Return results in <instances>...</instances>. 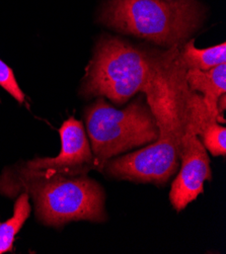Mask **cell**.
I'll list each match as a JSON object with an SVG mask.
<instances>
[{"mask_svg":"<svg viewBox=\"0 0 226 254\" xmlns=\"http://www.w3.org/2000/svg\"><path fill=\"white\" fill-rule=\"evenodd\" d=\"M209 120L217 121L207 111L202 95L192 90L190 119L182 141L181 169L169 192L171 205L177 211L195 200L204 191V183L212 180L207 151L198 136L200 127Z\"/></svg>","mask_w":226,"mask_h":254,"instance_id":"obj_6","label":"cell"},{"mask_svg":"<svg viewBox=\"0 0 226 254\" xmlns=\"http://www.w3.org/2000/svg\"><path fill=\"white\" fill-rule=\"evenodd\" d=\"M180 46L161 53L148 52L118 38L104 37L94 50L83 85V93L106 96L124 104L137 92L151 94L164 77Z\"/></svg>","mask_w":226,"mask_h":254,"instance_id":"obj_2","label":"cell"},{"mask_svg":"<svg viewBox=\"0 0 226 254\" xmlns=\"http://www.w3.org/2000/svg\"><path fill=\"white\" fill-rule=\"evenodd\" d=\"M203 16L197 0H108L99 19L119 32L170 48L185 42Z\"/></svg>","mask_w":226,"mask_h":254,"instance_id":"obj_3","label":"cell"},{"mask_svg":"<svg viewBox=\"0 0 226 254\" xmlns=\"http://www.w3.org/2000/svg\"><path fill=\"white\" fill-rule=\"evenodd\" d=\"M32 194L39 219L51 226L70 221H104V193L92 180L85 176L0 177V192L13 196L18 191Z\"/></svg>","mask_w":226,"mask_h":254,"instance_id":"obj_4","label":"cell"},{"mask_svg":"<svg viewBox=\"0 0 226 254\" xmlns=\"http://www.w3.org/2000/svg\"><path fill=\"white\" fill-rule=\"evenodd\" d=\"M59 134L61 151L57 157L37 158L29 161L18 171L5 173L13 176H77L94 168L91 148L80 121L68 119L63 123Z\"/></svg>","mask_w":226,"mask_h":254,"instance_id":"obj_7","label":"cell"},{"mask_svg":"<svg viewBox=\"0 0 226 254\" xmlns=\"http://www.w3.org/2000/svg\"><path fill=\"white\" fill-rule=\"evenodd\" d=\"M204 147L214 156L226 154V129L217 121H206L200 127L199 135Z\"/></svg>","mask_w":226,"mask_h":254,"instance_id":"obj_11","label":"cell"},{"mask_svg":"<svg viewBox=\"0 0 226 254\" xmlns=\"http://www.w3.org/2000/svg\"><path fill=\"white\" fill-rule=\"evenodd\" d=\"M31 214L29 193L22 192L14 204L13 216L4 223H0V254L10 251L15 235Z\"/></svg>","mask_w":226,"mask_h":254,"instance_id":"obj_10","label":"cell"},{"mask_svg":"<svg viewBox=\"0 0 226 254\" xmlns=\"http://www.w3.org/2000/svg\"><path fill=\"white\" fill-rule=\"evenodd\" d=\"M186 80L193 91L203 94L202 97L209 114L218 123H224L222 114L218 110V101L226 92V64L204 71L188 69Z\"/></svg>","mask_w":226,"mask_h":254,"instance_id":"obj_8","label":"cell"},{"mask_svg":"<svg viewBox=\"0 0 226 254\" xmlns=\"http://www.w3.org/2000/svg\"><path fill=\"white\" fill-rule=\"evenodd\" d=\"M0 85L9 94H11L18 103H23L26 96H24V93L18 86L12 69L7 66L2 60H0Z\"/></svg>","mask_w":226,"mask_h":254,"instance_id":"obj_12","label":"cell"},{"mask_svg":"<svg viewBox=\"0 0 226 254\" xmlns=\"http://www.w3.org/2000/svg\"><path fill=\"white\" fill-rule=\"evenodd\" d=\"M85 122L97 170L115 155L155 142L159 134L151 111L140 100L120 111L99 97L85 111Z\"/></svg>","mask_w":226,"mask_h":254,"instance_id":"obj_5","label":"cell"},{"mask_svg":"<svg viewBox=\"0 0 226 254\" xmlns=\"http://www.w3.org/2000/svg\"><path fill=\"white\" fill-rule=\"evenodd\" d=\"M186 72L179 50L170 62L166 80L147 97L158 128L157 140L132 154L110 161L107 170L111 175L120 180L162 185L177 171L191 113L192 90Z\"/></svg>","mask_w":226,"mask_h":254,"instance_id":"obj_1","label":"cell"},{"mask_svg":"<svg viewBox=\"0 0 226 254\" xmlns=\"http://www.w3.org/2000/svg\"><path fill=\"white\" fill-rule=\"evenodd\" d=\"M180 59L187 70H209L218 65L226 64V44L198 49L195 47L194 40H191L185 44L182 51L180 50Z\"/></svg>","mask_w":226,"mask_h":254,"instance_id":"obj_9","label":"cell"}]
</instances>
